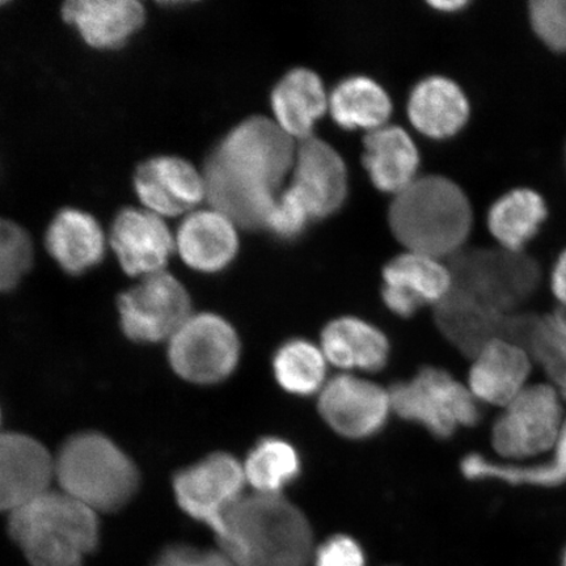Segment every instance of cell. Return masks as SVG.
I'll return each instance as SVG.
<instances>
[{
	"label": "cell",
	"mask_w": 566,
	"mask_h": 566,
	"mask_svg": "<svg viewBox=\"0 0 566 566\" xmlns=\"http://www.w3.org/2000/svg\"><path fill=\"white\" fill-rule=\"evenodd\" d=\"M314 566H366L363 546L350 535L337 534L328 537L315 549Z\"/></svg>",
	"instance_id": "obj_36"
},
{
	"label": "cell",
	"mask_w": 566,
	"mask_h": 566,
	"mask_svg": "<svg viewBox=\"0 0 566 566\" xmlns=\"http://www.w3.org/2000/svg\"><path fill=\"white\" fill-rule=\"evenodd\" d=\"M467 4H469V3L463 2V0H462V2H459V0H451V2H444V0H442V2L429 3V6L433 7V9L436 11L448 12V13L458 12L460 10H463Z\"/></svg>",
	"instance_id": "obj_39"
},
{
	"label": "cell",
	"mask_w": 566,
	"mask_h": 566,
	"mask_svg": "<svg viewBox=\"0 0 566 566\" xmlns=\"http://www.w3.org/2000/svg\"><path fill=\"white\" fill-rule=\"evenodd\" d=\"M287 186L306 203L314 221L328 218L348 198V168L334 146L313 136L298 142Z\"/></svg>",
	"instance_id": "obj_14"
},
{
	"label": "cell",
	"mask_w": 566,
	"mask_h": 566,
	"mask_svg": "<svg viewBox=\"0 0 566 566\" xmlns=\"http://www.w3.org/2000/svg\"><path fill=\"white\" fill-rule=\"evenodd\" d=\"M329 95L314 70L295 67L275 83L271 95L273 122L294 140L314 136L315 126L328 113Z\"/></svg>",
	"instance_id": "obj_25"
},
{
	"label": "cell",
	"mask_w": 566,
	"mask_h": 566,
	"mask_svg": "<svg viewBox=\"0 0 566 566\" xmlns=\"http://www.w3.org/2000/svg\"><path fill=\"white\" fill-rule=\"evenodd\" d=\"M321 348L329 365L352 374L384 370L391 357L385 332L358 316H339L327 323Z\"/></svg>",
	"instance_id": "obj_22"
},
{
	"label": "cell",
	"mask_w": 566,
	"mask_h": 566,
	"mask_svg": "<svg viewBox=\"0 0 566 566\" xmlns=\"http://www.w3.org/2000/svg\"><path fill=\"white\" fill-rule=\"evenodd\" d=\"M392 413L419 424L437 440H449L460 428L481 420L480 401L469 386L460 384L441 367H422L409 380L388 388Z\"/></svg>",
	"instance_id": "obj_7"
},
{
	"label": "cell",
	"mask_w": 566,
	"mask_h": 566,
	"mask_svg": "<svg viewBox=\"0 0 566 566\" xmlns=\"http://www.w3.org/2000/svg\"><path fill=\"white\" fill-rule=\"evenodd\" d=\"M239 228L223 212L197 209L184 217L175 233L176 252L184 264L200 273H219L239 253Z\"/></svg>",
	"instance_id": "obj_18"
},
{
	"label": "cell",
	"mask_w": 566,
	"mask_h": 566,
	"mask_svg": "<svg viewBox=\"0 0 566 566\" xmlns=\"http://www.w3.org/2000/svg\"><path fill=\"white\" fill-rule=\"evenodd\" d=\"M528 15L537 38L552 51L566 53V0H535Z\"/></svg>",
	"instance_id": "obj_34"
},
{
	"label": "cell",
	"mask_w": 566,
	"mask_h": 566,
	"mask_svg": "<svg viewBox=\"0 0 566 566\" xmlns=\"http://www.w3.org/2000/svg\"><path fill=\"white\" fill-rule=\"evenodd\" d=\"M33 240L17 222L0 217V293L11 292L31 271Z\"/></svg>",
	"instance_id": "obj_33"
},
{
	"label": "cell",
	"mask_w": 566,
	"mask_h": 566,
	"mask_svg": "<svg viewBox=\"0 0 566 566\" xmlns=\"http://www.w3.org/2000/svg\"><path fill=\"white\" fill-rule=\"evenodd\" d=\"M317 412L339 437L369 440L386 428L392 413L389 391L357 374L344 373L328 379L317 395Z\"/></svg>",
	"instance_id": "obj_12"
},
{
	"label": "cell",
	"mask_w": 566,
	"mask_h": 566,
	"mask_svg": "<svg viewBox=\"0 0 566 566\" xmlns=\"http://www.w3.org/2000/svg\"><path fill=\"white\" fill-rule=\"evenodd\" d=\"M311 221L314 219L311 217L306 203L286 184L275 200L266 230L272 231L281 239H293L298 237Z\"/></svg>",
	"instance_id": "obj_35"
},
{
	"label": "cell",
	"mask_w": 566,
	"mask_h": 566,
	"mask_svg": "<svg viewBox=\"0 0 566 566\" xmlns=\"http://www.w3.org/2000/svg\"><path fill=\"white\" fill-rule=\"evenodd\" d=\"M117 308L125 336L144 344L168 343L193 314L188 290L167 271L140 279Z\"/></svg>",
	"instance_id": "obj_10"
},
{
	"label": "cell",
	"mask_w": 566,
	"mask_h": 566,
	"mask_svg": "<svg viewBox=\"0 0 566 566\" xmlns=\"http://www.w3.org/2000/svg\"><path fill=\"white\" fill-rule=\"evenodd\" d=\"M460 473L470 481H500L512 486L556 488L566 484V420L554 454L544 463H497L471 452L460 460Z\"/></svg>",
	"instance_id": "obj_28"
},
{
	"label": "cell",
	"mask_w": 566,
	"mask_h": 566,
	"mask_svg": "<svg viewBox=\"0 0 566 566\" xmlns=\"http://www.w3.org/2000/svg\"><path fill=\"white\" fill-rule=\"evenodd\" d=\"M407 113L410 124L423 137L442 140L462 132L469 123L471 106L457 82L430 75L410 91Z\"/></svg>",
	"instance_id": "obj_21"
},
{
	"label": "cell",
	"mask_w": 566,
	"mask_h": 566,
	"mask_svg": "<svg viewBox=\"0 0 566 566\" xmlns=\"http://www.w3.org/2000/svg\"><path fill=\"white\" fill-rule=\"evenodd\" d=\"M328 360L321 345L306 338H290L274 352L272 369L283 391L310 398L327 384Z\"/></svg>",
	"instance_id": "obj_31"
},
{
	"label": "cell",
	"mask_w": 566,
	"mask_h": 566,
	"mask_svg": "<svg viewBox=\"0 0 566 566\" xmlns=\"http://www.w3.org/2000/svg\"><path fill=\"white\" fill-rule=\"evenodd\" d=\"M54 458L20 433L0 434V512L12 514L51 491Z\"/></svg>",
	"instance_id": "obj_17"
},
{
	"label": "cell",
	"mask_w": 566,
	"mask_h": 566,
	"mask_svg": "<svg viewBox=\"0 0 566 566\" xmlns=\"http://www.w3.org/2000/svg\"><path fill=\"white\" fill-rule=\"evenodd\" d=\"M151 566H235V564L221 548L201 549L176 544L163 549Z\"/></svg>",
	"instance_id": "obj_37"
},
{
	"label": "cell",
	"mask_w": 566,
	"mask_h": 566,
	"mask_svg": "<svg viewBox=\"0 0 566 566\" xmlns=\"http://www.w3.org/2000/svg\"><path fill=\"white\" fill-rule=\"evenodd\" d=\"M296 146L273 118L252 116L233 126L202 168L209 207L239 229L266 230L275 200L292 176Z\"/></svg>",
	"instance_id": "obj_1"
},
{
	"label": "cell",
	"mask_w": 566,
	"mask_h": 566,
	"mask_svg": "<svg viewBox=\"0 0 566 566\" xmlns=\"http://www.w3.org/2000/svg\"><path fill=\"white\" fill-rule=\"evenodd\" d=\"M217 539L235 566H310L316 549L307 515L283 494L244 495Z\"/></svg>",
	"instance_id": "obj_2"
},
{
	"label": "cell",
	"mask_w": 566,
	"mask_h": 566,
	"mask_svg": "<svg viewBox=\"0 0 566 566\" xmlns=\"http://www.w3.org/2000/svg\"><path fill=\"white\" fill-rule=\"evenodd\" d=\"M391 96L380 83L366 75H352L329 94L328 113L344 130L371 133L388 125Z\"/></svg>",
	"instance_id": "obj_27"
},
{
	"label": "cell",
	"mask_w": 566,
	"mask_h": 566,
	"mask_svg": "<svg viewBox=\"0 0 566 566\" xmlns=\"http://www.w3.org/2000/svg\"><path fill=\"white\" fill-rule=\"evenodd\" d=\"M168 345L175 373L200 386L218 385L230 378L242 356L237 329L224 317L210 313L192 314Z\"/></svg>",
	"instance_id": "obj_8"
},
{
	"label": "cell",
	"mask_w": 566,
	"mask_h": 566,
	"mask_svg": "<svg viewBox=\"0 0 566 566\" xmlns=\"http://www.w3.org/2000/svg\"><path fill=\"white\" fill-rule=\"evenodd\" d=\"M133 186L142 208L165 219L186 217L207 200L202 169L171 155L142 161Z\"/></svg>",
	"instance_id": "obj_13"
},
{
	"label": "cell",
	"mask_w": 566,
	"mask_h": 566,
	"mask_svg": "<svg viewBox=\"0 0 566 566\" xmlns=\"http://www.w3.org/2000/svg\"><path fill=\"white\" fill-rule=\"evenodd\" d=\"M245 485L243 463L228 452H214L174 479L177 504L217 537L223 533L226 516L244 497Z\"/></svg>",
	"instance_id": "obj_11"
},
{
	"label": "cell",
	"mask_w": 566,
	"mask_h": 566,
	"mask_svg": "<svg viewBox=\"0 0 566 566\" xmlns=\"http://www.w3.org/2000/svg\"><path fill=\"white\" fill-rule=\"evenodd\" d=\"M547 218L542 196L531 189H514L499 198L488 214V228L502 248L523 251Z\"/></svg>",
	"instance_id": "obj_29"
},
{
	"label": "cell",
	"mask_w": 566,
	"mask_h": 566,
	"mask_svg": "<svg viewBox=\"0 0 566 566\" xmlns=\"http://www.w3.org/2000/svg\"><path fill=\"white\" fill-rule=\"evenodd\" d=\"M106 244L108 238L97 219L74 208L56 212L45 235L49 254L71 275L86 273L101 264Z\"/></svg>",
	"instance_id": "obj_26"
},
{
	"label": "cell",
	"mask_w": 566,
	"mask_h": 566,
	"mask_svg": "<svg viewBox=\"0 0 566 566\" xmlns=\"http://www.w3.org/2000/svg\"><path fill=\"white\" fill-rule=\"evenodd\" d=\"M61 12L83 41L98 51L125 46L146 21L145 7L137 0H70Z\"/></svg>",
	"instance_id": "obj_20"
},
{
	"label": "cell",
	"mask_w": 566,
	"mask_h": 566,
	"mask_svg": "<svg viewBox=\"0 0 566 566\" xmlns=\"http://www.w3.org/2000/svg\"><path fill=\"white\" fill-rule=\"evenodd\" d=\"M363 163L373 186L387 195H399L419 179L421 155L410 134L400 126L386 125L367 133Z\"/></svg>",
	"instance_id": "obj_24"
},
{
	"label": "cell",
	"mask_w": 566,
	"mask_h": 566,
	"mask_svg": "<svg viewBox=\"0 0 566 566\" xmlns=\"http://www.w3.org/2000/svg\"><path fill=\"white\" fill-rule=\"evenodd\" d=\"M243 469L247 484L254 493L283 494L302 475L303 462L292 442L271 436L253 444Z\"/></svg>",
	"instance_id": "obj_30"
},
{
	"label": "cell",
	"mask_w": 566,
	"mask_h": 566,
	"mask_svg": "<svg viewBox=\"0 0 566 566\" xmlns=\"http://www.w3.org/2000/svg\"><path fill=\"white\" fill-rule=\"evenodd\" d=\"M473 223L469 197L441 175L420 176L394 197L388 224L408 252L451 259L463 250Z\"/></svg>",
	"instance_id": "obj_3"
},
{
	"label": "cell",
	"mask_w": 566,
	"mask_h": 566,
	"mask_svg": "<svg viewBox=\"0 0 566 566\" xmlns=\"http://www.w3.org/2000/svg\"><path fill=\"white\" fill-rule=\"evenodd\" d=\"M108 244L123 271L137 279L165 272L176 252L175 235L166 219L144 208H125L118 212Z\"/></svg>",
	"instance_id": "obj_15"
},
{
	"label": "cell",
	"mask_w": 566,
	"mask_h": 566,
	"mask_svg": "<svg viewBox=\"0 0 566 566\" xmlns=\"http://www.w3.org/2000/svg\"><path fill=\"white\" fill-rule=\"evenodd\" d=\"M552 292L562 307H566V250L558 258L551 277Z\"/></svg>",
	"instance_id": "obj_38"
},
{
	"label": "cell",
	"mask_w": 566,
	"mask_h": 566,
	"mask_svg": "<svg viewBox=\"0 0 566 566\" xmlns=\"http://www.w3.org/2000/svg\"><path fill=\"white\" fill-rule=\"evenodd\" d=\"M9 531L31 566H83L101 537L94 511L52 490L10 514Z\"/></svg>",
	"instance_id": "obj_4"
},
{
	"label": "cell",
	"mask_w": 566,
	"mask_h": 566,
	"mask_svg": "<svg viewBox=\"0 0 566 566\" xmlns=\"http://www.w3.org/2000/svg\"><path fill=\"white\" fill-rule=\"evenodd\" d=\"M381 300L392 314L409 318L424 306L436 307L452 287L449 264L428 254L408 252L388 261L384 269Z\"/></svg>",
	"instance_id": "obj_16"
},
{
	"label": "cell",
	"mask_w": 566,
	"mask_h": 566,
	"mask_svg": "<svg viewBox=\"0 0 566 566\" xmlns=\"http://www.w3.org/2000/svg\"><path fill=\"white\" fill-rule=\"evenodd\" d=\"M562 566H566V547L564 549V554H563V557H562Z\"/></svg>",
	"instance_id": "obj_40"
},
{
	"label": "cell",
	"mask_w": 566,
	"mask_h": 566,
	"mask_svg": "<svg viewBox=\"0 0 566 566\" xmlns=\"http://www.w3.org/2000/svg\"><path fill=\"white\" fill-rule=\"evenodd\" d=\"M511 315L454 287L434 307L438 331L451 346L471 359L493 339H507Z\"/></svg>",
	"instance_id": "obj_19"
},
{
	"label": "cell",
	"mask_w": 566,
	"mask_h": 566,
	"mask_svg": "<svg viewBox=\"0 0 566 566\" xmlns=\"http://www.w3.org/2000/svg\"><path fill=\"white\" fill-rule=\"evenodd\" d=\"M560 394L554 386H528L516 396L492 428V446L505 459H527L555 446L564 427Z\"/></svg>",
	"instance_id": "obj_9"
},
{
	"label": "cell",
	"mask_w": 566,
	"mask_h": 566,
	"mask_svg": "<svg viewBox=\"0 0 566 566\" xmlns=\"http://www.w3.org/2000/svg\"><path fill=\"white\" fill-rule=\"evenodd\" d=\"M525 350L566 400V307L560 306L552 314L536 316Z\"/></svg>",
	"instance_id": "obj_32"
},
{
	"label": "cell",
	"mask_w": 566,
	"mask_h": 566,
	"mask_svg": "<svg viewBox=\"0 0 566 566\" xmlns=\"http://www.w3.org/2000/svg\"><path fill=\"white\" fill-rule=\"evenodd\" d=\"M54 480L61 492L96 514L113 513L136 495L139 472L109 438L87 431L63 443L54 458Z\"/></svg>",
	"instance_id": "obj_5"
},
{
	"label": "cell",
	"mask_w": 566,
	"mask_h": 566,
	"mask_svg": "<svg viewBox=\"0 0 566 566\" xmlns=\"http://www.w3.org/2000/svg\"><path fill=\"white\" fill-rule=\"evenodd\" d=\"M531 358L507 339H493L472 359L469 388L480 402L506 407L526 388Z\"/></svg>",
	"instance_id": "obj_23"
},
{
	"label": "cell",
	"mask_w": 566,
	"mask_h": 566,
	"mask_svg": "<svg viewBox=\"0 0 566 566\" xmlns=\"http://www.w3.org/2000/svg\"><path fill=\"white\" fill-rule=\"evenodd\" d=\"M452 287L480 302L513 314L533 296L542 282L536 260L525 251L506 248H463L449 260Z\"/></svg>",
	"instance_id": "obj_6"
}]
</instances>
